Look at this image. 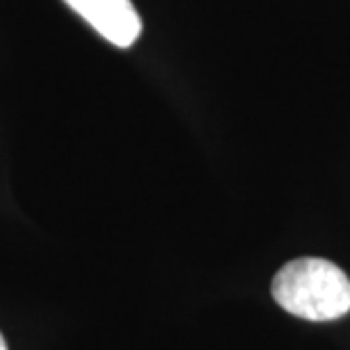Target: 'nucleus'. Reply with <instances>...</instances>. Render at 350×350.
I'll use <instances>...</instances> for the list:
<instances>
[{"label":"nucleus","instance_id":"obj_2","mask_svg":"<svg viewBox=\"0 0 350 350\" xmlns=\"http://www.w3.org/2000/svg\"><path fill=\"white\" fill-rule=\"evenodd\" d=\"M116 48H130L142 34V16L132 0H64Z\"/></svg>","mask_w":350,"mask_h":350},{"label":"nucleus","instance_id":"obj_3","mask_svg":"<svg viewBox=\"0 0 350 350\" xmlns=\"http://www.w3.org/2000/svg\"><path fill=\"white\" fill-rule=\"evenodd\" d=\"M0 350H7V344H5V339H3V334H0Z\"/></svg>","mask_w":350,"mask_h":350},{"label":"nucleus","instance_id":"obj_1","mask_svg":"<svg viewBox=\"0 0 350 350\" xmlns=\"http://www.w3.org/2000/svg\"><path fill=\"white\" fill-rule=\"evenodd\" d=\"M273 300L305 321H334L350 312V278L337 264L321 257L286 262L271 284Z\"/></svg>","mask_w":350,"mask_h":350}]
</instances>
